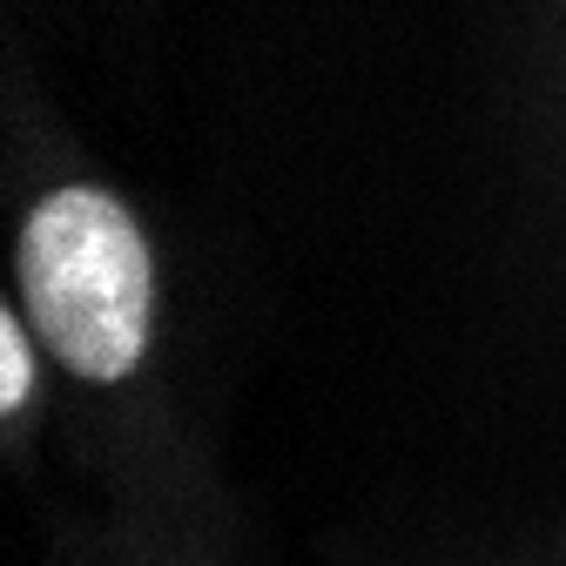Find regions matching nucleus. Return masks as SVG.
I'll return each mask as SVG.
<instances>
[{
    "instance_id": "nucleus-2",
    "label": "nucleus",
    "mask_w": 566,
    "mask_h": 566,
    "mask_svg": "<svg viewBox=\"0 0 566 566\" xmlns=\"http://www.w3.org/2000/svg\"><path fill=\"white\" fill-rule=\"evenodd\" d=\"M28 391H34L28 324H21V311H8V317H0V405H8V411H21V405H28Z\"/></svg>"
},
{
    "instance_id": "nucleus-1",
    "label": "nucleus",
    "mask_w": 566,
    "mask_h": 566,
    "mask_svg": "<svg viewBox=\"0 0 566 566\" xmlns=\"http://www.w3.org/2000/svg\"><path fill=\"white\" fill-rule=\"evenodd\" d=\"M21 304L41 344L75 378H122L135 371L156 317V270L135 217L95 182H67L41 196L21 223Z\"/></svg>"
}]
</instances>
